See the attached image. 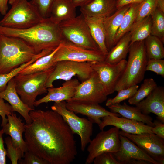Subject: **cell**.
I'll list each match as a JSON object with an SVG mask.
<instances>
[{
  "mask_svg": "<svg viewBox=\"0 0 164 164\" xmlns=\"http://www.w3.org/2000/svg\"><path fill=\"white\" fill-rule=\"evenodd\" d=\"M32 120L25 124L28 150L49 164H70L77 150L74 134L61 116L54 111H30Z\"/></svg>",
  "mask_w": 164,
  "mask_h": 164,
  "instance_id": "6da1fadb",
  "label": "cell"
},
{
  "mask_svg": "<svg viewBox=\"0 0 164 164\" xmlns=\"http://www.w3.org/2000/svg\"><path fill=\"white\" fill-rule=\"evenodd\" d=\"M0 35L21 39L32 47L37 54L44 50L53 51L66 40L59 25L53 22L49 18H44L38 24L24 29L0 26Z\"/></svg>",
  "mask_w": 164,
  "mask_h": 164,
  "instance_id": "7a4b0ae2",
  "label": "cell"
},
{
  "mask_svg": "<svg viewBox=\"0 0 164 164\" xmlns=\"http://www.w3.org/2000/svg\"><path fill=\"white\" fill-rule=\"evenodd\" d=\"M37 54L32 47L21 39L0 35V74L10 72L30 61Z\"/></svg>",
  "mask_w": 164,
  "mask_h": 164,
  "instance_id": "3957f363",
  "label": "cell"
},
{
  "mask_svg": "<svg viewBox=\"0 0 164 164\" xmlns=\"http://www.w3.org/2000/svg\"><path fill=\"white\" fill-rule=\"evenodd\" d=\"M129 54L124 71L115 91L137 85L143 80L148 60L144 40L130 44Z\"/></svg>",
  "mask_w": 164,
  "mask_h": 164,
  "instance_id": "277c9868",
  "label": "cell"
},
{
  "mask_svg": "<svg viewBox=\"0 0 164 164\" xmlns=\"http://www.w3.org/2000/svg\"><path fill=\"white\" fill-rule=\"evenodd\" d=\"M55 67L39 72L18 74L14 77L18 94L22 101L32 110H35L34 104L37 96L47 93L46 83Z\"/></svg>",
  "mask_w": 164,
  "mask_h": 164,
  "instance_id": "5b68a950",
  "label": "cell"
},
{
  "mask_svg": "<svg viewBox=\"0 0 164 164\" xmlns=\"http://www.w3.org/2000/svg\"><path fill=\"white\" fill-rule=\"evenodd\" d=\"M0 21V26L15 29H24L36 25L44 18L27 0H16Z\"/></svg>",
  "mask_w": 164,
  "mask_h": 164,
  "instance_id": "8992f818",
  "label": "cell"
},
{
  "mask_svg": "<svg viewBox=\"0 0 164 164\" xmlns=\"http://www.w3.org/2000/svg\"><path fill=\"white\" fill-rule=\"evenodd\" d=\"M59 26L66 40L86 49L100 50L91 35L85 18L81 14L61 22Z\"/></svg>",
  "mask_w": 164,
  "mask_h": 164,
  "instance_id": "52a82bcc",
  "label": "cell"
},
{
  "mask_svg": "<svg viewBox=\"0 0 164 164\" xmlns=\"http://www.w3.org/2000/svg\"><path fill=\"white\" fill-rule=\"evenodd\" d=\"M51 109L61 116L74 134L79 136L81 149L84 151L91 140L93 123L88 119L79 117L74 112L67 109L65 101L55 102Z\"/></svg>",
  "mask_w": 164,
  "mask_h": 164,
  "instance_id": "ba28073f",
  "label": "cell"
},
{
  "mask_svg": "<svg viewBox=\"0 0 164 164\" xmlns=\"http://www.w3.org/2000/svg\"><path fill=\"white\" fill-rule=\"evenodd\" d=\"M92 63L68 60L56 62L54 69L47 80L46 87H53V83L56 80L67 81L72 79L74 76H77L81 82L85 80L93 72Z\"/></svg>",
  "mask_w": 164,
  "mask_h": 164,
  "instance_id": "9c48e42d",
  "label": "cell"
},
{
  "mask_svg": "<svg viewBox=\"0 0 164 164\" xmlns=\"http://www.w3.org/2000/svg\"><path fill=\"white\" fill-rule=\"evenodd\" d=\"M119 129L114 127L107 131L102 130L91 140L87 149L88 154L85 164L92 163L96 157L103 153H114L119 150L120 146Z\"/></svg>",
  "mask_w": 164,
  "mask_h": 164,
  "instance_id": "30bf717a",
  "label": "cell"
},
{
  "mask_svg": "<svg viewBox=\"0 0 164 164\" xmlns=\"http://www.w3.org/2000/svg\"><path fill=\"white\" fill-rule=\"evenodd\" d=\"M105 56L100 50L86 49L66 40L60 44L54 54L53 61L68 60L94 62L104 61Z\"/></svg>",
  "mask_w": 164,
  "mask_h": 164,
  "instance_id": "8fae6325",
  "label": "cell"
},
{
  "mask_svg": "<svg viewBox=\"0 0 164 164\" xmlns=\"http://www.w3.org/2000/svg\"><path fill=\"white\" fill-rule=\"evenodd\" d=\"M119 133L135 143L158 164H164V139L153 133L133 134L122 131H120Z\"/></svg>",
  "mask_w": 164,
  "mask_h": 164,
  "instance_id": "7c38bea8",
  "label": "cell"
},
{
  "mask_svg": "<svg viewBox=\"0 0 164 164\" xmlns=\"http://www.w3.org/2000/svg\"><path fill=\"white\" fill-rule=\"evenodd\" d=\"M127 60L111 64L105 61L92 63L93 70L97 73L107 95L113 94L126 67Z\"/></svg>",
  "mask_w": 164,
  "mask_h": 164,
  "instance_id": "4fadbf2b",
  "label": "cell"
},
{
  "mask_svg": "<svg viewBox=\"0 0 164 164\" xmlns=\"http://www.w3.org/2000/svg\"><path fill=\"white\" fill-rule=\"evenodd\" d=\"M120 139L119 149L113 153L119 164H158L127 137L120 135Z\"/></svg>",
  "mask_w": 164,
  "mask_h": 164,
  "instance_id": "5bb4252c",
  "label": "cell"
},
{
  "mask_svg": "<svg viewBox=\"0 0 164 164\" xmlns=\"http://www.w3.org/2000/svg\"><path fill=\"white\" fill-rule=\"evenodd\" d=\"M107 96L97 73L93 70L88 79L80 83L71 99L100 104L107 100Z\"/></svg>",
  "mask_w": 164,
  "mask_h": 164,
  "instance_id": "9a60e30c",
  "label": "cell"
},
{
  "mask_svg": "<svg viewBox=\"0 0 164 164\" xmlns=\"http://www.w3.org/2000/svg\"><path fill=\"white\" fill-rule=\"evenodd\" d=\"M66 106L68 110L75 114L87 116L93 123H95L98 125L101 123V118L105 116H120L119 114L107 110L97 103L70 99L66 101Z\"/></svg>",
  "mask_w": 164,
  "mask_h": 164,
  "instance_id": "2e32d148",
  "label": "cell"
},
{
  "mask_svg": "<svg viewBox=\"0 0 164 164\" xmlns=\"http://www.w3.org/2000/svg\"><path fill=\"white\" fill-rule=\"evenodd\" d=\"M101 123L98 125L99 129L103 130L106 126L111 125L125 132L137 134L143 133H152V127L140 122L123 117L108 115L102 118Z\"/></svg>",
  "mask_w": 164,
  "mask_h": 164,
  "instance_id": "e0dca14e",
  "label": "cell"
},
{
  "mask_svg": "<svg viewBox=\"0 0 164 164\" xmlns=\"http://www.w3.org/2000/svg\"><path fill=\"white\" fill-rule=\"evenodd\" d=\"M136 107L145 114H155L158 119L164 123V87H158L145 98L136 104Z\"/></svg>",
  "mask_w": 164,
  "mask_h": 164,
  "instance_id": "ac0fdd59",
  "label": "cell"
},
{
  "mask_svg": "<svg viewBox=\"0 0 164 164\" xmlns=\"http://www.w3.org/2000/svg\"><path fill=\"white\" fill-rule=\"evenodd\" d=\"M78 80L72 79L65 81L61 86L58 87H53L47 89V94L43 97L36 101L34 106L37 107L43 103L53 101L57 102L67 101L74 96L77 88L80 84Z\"/></svg>",
  "mask_w": 164,
  "mask_h": 164,
  "instance_id": "d6986e66",
  "label": "cell"
},
{
  "mask_svg": "<svg viewBox=\"0 0 164 164\" xmlns=\"http://www.w3.org/2000/svg\"><path fill=\"white\" fill-rule=\"evenodd\" d=\"M7 122L2 127L4 133L10 137L13 146L20 149L24 153L28 150L26 142L22 138V134L25 131L24 123L14 112L7 115Z\"/></svg>",
  "mask_w": 164,
  "mask_h": 164,
  "instance_id": "ffe728a7",
  "label": "cell"
},
{
  "mask_svg": "<svg viewBox=\"0 0 164 164\" xmlns=\"http://www.w3.org/2000/svg\"><path fill=\"white\" fill-rule=\"evenodd\" d=\"M0 97L9 103L14 112H17L24 118L26 124L32 122L29 112L33 110L25 104L19 96L16 90L14 78L8 82L5 89L0 92Z\"/></svg>",
  "mask_w": 164,
  "mask_h": 164,
  "instance_id": "44dd1931",
  "label": "cell"
},
{
  "mask_svg": "<svg viewBox=\"0 0 164 164\" xmlns=\"http://www.w3.org/2000/svg\"><path fill=\"white\" fill-rule=\"evenodd\" d=\"M117 0H92L80 7L81 14L84 17L105 19L117 9Z\"/></svg>",
  "mask_w": 164,
  "mask_h": 164,
  "instance_id": "7402d4cb",
  "label": "cell"
},
{
  "mask_svg": "<svg viewBox=\"0 0 164 164\" xmlns=\"http://www.w3.org/2000/svg\"><path fill=\"white\" fill-rule=\"evenodd\" d=\"M130 5H125L118 9L114 13L104 19L106 45L108 52L114 46V37L123 17Z\"/></svg>",
  "mask_w": 164,
  "mask_h": 164,
  "instance_id": "603a6c76",
  "label": "cell"
},
{
  "mask_svg": "<svg viewBox=\"0 0 164 164\" xmlns=\"http://www.w3.org/2000/svg\"><path fill=\"white\" fill-rule=\"evenodd\" d=\"M76 8L70 0H54L49 18L53 22L59 25L75 17Z\"/></svg>",
  "mask_w": 164,
  "mask_h": 164,
  "instance_id": "cb8c5ba5",
  "label": "cell"
},
{
  "mask_svg": "<svg viewBox=\"0 0 164 164\" xmlns=\"http://www.w3.org/2000/svg\"><path fill=\"white\" fill-rule=\"evenodd\" d=\"M110 111L117 113L123 117L142 122L151 127H154L152 118L149 115L143 114L136 107L130 106L125 102L123 104H116L108 107Z\"/></svg>",
  "mask_w": 164,
  "mask_h": 164,
  "instance_id": "d4e9b609",
  "label": "cell"
},
{
  "mask_svg": "<svg viewBox=\"0 0 164 164\" xmlns=\"http://www.w3.org/2000/svg\"><path fill=\"white\" fill-rule=\"evenodd\" d=\"M91 35L99 50L105 56L108 53L106 45L104 19L84 17Z\"/></svg>",
  "mask_w": 164,
  "mask_h": 164,
  "instance_id": "484cf974",
  "label": "cell"
},
{
  "mask_svg": "<svg viewBox=\"0 0 164 164\" xmlns=\"http://www.w3.org/2000/svg\"><path fill=\"white\" fill-rule=\"evenodd\" d=\"M129 32L127 33L108 52L104 61L111 64L117 63L125 59L129 51L130 43Z\"/></svg>",
  "mask_w": 164,
  "mask_h": 164,
  "instance_id": "4316f807",
  "label": "cell"
},
{
  "mask_svg": "<svg viewBox=\"0 0 164 164\" xmlns=\"http://www.w3.org/2000/svg\"><path fill=\"white\" fill-rule=\"evenodd\" d=\"M60 45L50 53L43 56L22 70L18 74L24 75L46 71L55 67L56 63L53 61L54 54Z\"/></svg>",
  "mask_w": 164,
  "mask_h": 164,
  "instance_id": "83f0119b",
  "label": "cell"
},
{
  "mask_svg": "<svg viewBox=\"0 0 164 164\" xmlns=\"http://www.w3.org/2000/svg\"><path fill=\"white\" fill-rule=\"evenodd\" d=\"M140 3H135L130 4L129 8L123 17L120 26L114 37V46L123 36L130 31L135 22Z\"/></svg>",
  "mask_w": 164,
  "mask_h": 164,
  "instance_id": "f1b7e54d",
  "label": "cell"
},
{
  "mask_svg": "<svg viewBox=\"0 0 164 164\" xmlns=\"http://www.w3.org/2000/svg\"><path fill=\"white\" fill-rule=\"evenodd\" d=\"M152 18L151 15L140 22L133 24L129 32L130 43L145 40L151 35Z\"/></svg>",
  "mask_w": 164,
  "mask_h": 164,
  "instance_id": "f546056e",
  "label": "cell"
},
{
  "mask_svg": "<svg viewBox=\"0 0 164 164\" xmlns=\"http://www.w3.org/2000/svg\"><path fill=\"white\" fill-rule=\"evenodd\" d=\"M148 60L164 58L163 43L158 37L150 35L144 40Z\"/></svg>",
  "mask_w": 164,
  "mask_h": 164,
  "instance_id": "4dcf8cb0",
  "label": "cell"
},
{
  "mask_svg": "<svg viewBox=\"0 0 164 164\" xmlns=\"http://www.w3.org/2000/svg\"><path fill=\"white\" fill-rule=\"evenodd\" d=\"M52 51L50 50H43L28 62L22 64L9 73L0 74V92L5 89L8 82L18 74L22 70L34 62L39 58L48 55Z\"/></svg>",
  "mask_w": 164,
  "mask_h": 164,
  "instance_id": "1f68e13d",
  "label": "cell"
},
{
  "mask_svg": "<svg viewBox=\"0 0 164 164\" xmlns=\"http://www.w3.org/2000/svg\"><path fill=\"white\" fill-rule=\"evenodd\" d=\"M157 86L153 79H145L133 96L128 99V103L130 104L135 105L145 98Z\"/></svg>",
  "mask_w": 164,
  "mask_h": 164,
  "instance_id": "d6a6232c",
  "label": "cell"
},
{
  "mask_svg": "<svg viewBox=\"0 0 164 164\" xmlns=\"http://www.w3.org/2000/svg\"><path fill=\"white\" fill-rule=\"evenodd\" d=\"M152 26L151 35L164 42V12L156 8L151 15Z\"/></svg>",
  "mask_w": 164,
  "mask_h": 164,
  "instance_id": "836d02e7",
  "label": "cell"
},
{
  "mask_svg": "<svg viewBox=\"0 0 164 164\" xmlns=\"http://www.w3.org/2000/svg\"><path fill=\"white\" fill-rule=\"evenodd\" d=\"M157 0H144L140 3L133 24L151 15L157 8Z\"/></svg>",
  "mask_w": 164,
  "mask_h": 164,
  "instance_id": "e575fe53",
  "label": "cell"
},
{
  "mask_svg": "<svg viewBox=\"0 0 164 164\" xmlns=\"http://www.w3.org/2000/svg\"><path fill=\"white\" fill-rule=\"evenodd\" d=\"M138 88L139 86L136 85L119 91L115 97L107 100L106 106L108 107L116 104H119L123 101L129 99L133 96Z\"/></svg>",
  "mask_w": 164,
  "mask_h": 164,
  "instance_id": "d590c367",
  "label": "cell"
},
{
  "mask_svg": "<svg viewBox=\"0 0 164 164\" xmlns=\"http://www.w3.org/2000/svg\"><path fill=\"white\" fill-rule=\"evenodd\" d=\"M4 142L7 147V156L10 159L12 164H18V161L23 157L24 153L20 149L13 146L10 136L5 138Z\"/></svg>",
  "mask_w": 164,
  "mask_h": 164,
  "instance_id": "8d00e7d4",
  "label": "cell"
},
{
  "mask_svg": "<svg viewBox=\"0 0 164 164\" xmlns=\"http://www.w3.org/2000/svg\"><path fill=\"white\" fill-rule=\"evenodd\" d=\"M54 0H31L30 2L43 18H49Z\"/></svg>",
  "mask_w": 164,
  "mask_h": 164,
  "instance_id": "74e56055",
  "label": "cell"
},
{
  "mask_svg": "<svg viewBox=\"0 0 164 164\" xmlns=\"http://www.w3.org/2000/svg\"><path fill=\"white\" fill-rule=\"evenodd\" d=\"M145 70L153 72L164 77V60L163 59L148 60Z\"/></svg>",
  "mask_w": 164,
  "mask_h": 164,
  "instance_id": "f35d334b",
  "label": "cell"
},
{
  "mask_svg": "<svg viewBox=\"0 0 164 164\" xmlns=\"http://www.w3.org/2000/svg\"><path fill=\"white\" fill-rule=\"evenodd\" d=\"M18 161L19 164H49L44 159L27 150L24 152L23 157Z\"/></svg>",
  "mask_w": 164,
  "mask_h": 164,
  "instance_id": "ab89813d",
  "label": "cell"
},
{
  "mask_svg": "<svg viewBox=\"0 0 164 164\" xmlns=\"http://www.w3.org/2000/svg\"><path fill=\"white\" fill-rule=\"evenodd\" d=\"M93 163L94 164H119L113 153L105 152L95 157Z\"/></svg>",
  "mask_w": 164,
  "mask_h": 164,
  "instance_id": "60d3db41",
  "label": "cell"
},
{
  "mask_svg": "<svg viewBox=\"0 0 164 164\" xmlns=\"http://www.w3.org/2000/svg\"><path fill=\"white\" fill-rule=\"evenodd\" d=\"M14 112L10 105L8 103L5 102L4 100L0 97V115L2 117V127L7 123L8 121L6 116L11 114Z\"/></svg>",
  "mask_w": 164,
  "mask_h": 164,
  "instance_id": "b9f144b4",
  "label": "cell"
},
{
  "mask_svg": "<svg viewBox=\"0 0 164 164\" xmlns=\"http://www.w3.org/2000/svg\"><path fill=\"white\" fill-rule=\"evenodd\" d=\"M153 122L154 126L152 127V133L164 139V124L159 120H155Z\"/></svg>",
  "mask_w": 164,
  "mask_h": 164,
  "instance_id": "7bdbcfd3",
  "label": "cell"
},
{
  "mask_svg": "<svg viewBox=\"0 0 164 164\" xmlns=\"http://www.w3.org/2000/svg\"><path fill=\"white\" fill-rule=\"evenodd\" d=\"M4 134L2 129L0 130V164H6L7 151L4 145L2 135Z\"/></svg>",
  "mask_w": 164,
  "mask_h": 164,
  "instance_id": "ee69618b",
  "label": "cell"
},
{
  "mask_svg": "<svg viewBox=\"0 0 164 164\" xmlns=\"http://www.w3.org/2000/svg\"><path fill=\"white\" fill-rule=\"evenodd\" d=\"M144 0H117V8L118 9L125 5L133 3H140Z\"/></svg>",
  "mask_w": 164,
  "mask_h": 164,
  "instance_id": "f6af8a7d",
  "label": "cell"
},
{
  "mask_svg": "<svg viewBox=\"0 0 164 164\" xmlns=\"http://www.w3.org/2000/svg\"><path fill=\"white\" fill-rule=\"evenodd\" d=\"M8 1L9 0H0V12L3 15L7 12Z\"/></svg>",
  "mask_w": 164,
  "mask_h": 164,
  "instance_id": "bcb514c9",
  "label": "cell"
},
{
  "mask_svg": "<svg viewBox=\"0 0 164 164\" xmlns=\"http://www.w3.org/2000/svg\"><path fill=\"white\" fill-rule=\"evenodd\" d=\"M76 7H81L90 2L92 0H70Z\"/></svg>",
  "mask_w": 164,
  "mask_h": 164,
  "instance_id": "7dc6e473",
  "label": "cell"
},
{
  "mask_svg": "<svg viewBox=\"0 0 164 164\" xmlns=\"http://www.w3.org/2000/svg\"><path fill=\"white\" fill-rule=\"evenodd\" d=\"M157 8L164 12V0H157Z\"/></svg>",
  "mask_w": 164,
  "mask_h": 164,
  "instance_id": "c3c4849f",
  "label": "cell"
},
{
  "mask_svg": "<svg viewBox=\"0 0 164 164\" xmlns=\"http://www.w3.org/2000/svg\"><path fill=\"white\" fill-rule=\"evenodd\" d=\"M16 0H9L8 4L12 5Z\"/></svg>",
  "mask_w": 164,
  "mask_h": 164,
  "instance_id": "681fc988",
  "label": "cell"
}]
</instances>
